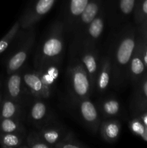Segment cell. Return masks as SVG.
Returning a JSON list of instances; mask_svg holds the SVG:
<instances>
[{
	"label": "cell",
	"instance_id": "obj_1",
	"mask_svg": "<svg viewBox=\"0 0 147 148\" xmlns=\"http://www.w3.org/2000/svg\"><path fill=\"white\" fill-rule=\"evenodd\" d=\"M138 35L132 27L124 29L117 38L110 54L112 64V85L120 88L128 80V66L135 49Z\"/></svg>",
	"mask_w": 147,
	"mask_h": 148
},
{
	"label": "cell",
	"instance_id": "obj_2",
	"mask_svg": "<svg viewBox=\"0 0 147 148\" xmlns=\"http://www.w3.org/2000/svg\"><path fill=\"white\" fill-rule=\"evenodd\" d=\"M64 27L62 21L53 23L44 40L36 51L34 59L37 69L51 62H61L64 49Z\"/></svg>",
	"mask_w": 147,
	"mask_h": 148
},
{
	"label": "cell",
	"instance_id": "obj_3",
	"mask_svg": "<svg viewBox=\"0 0 147 148\" xmlns=\"http://www.w3.org/2000/svg\"><path fill=\"white\" fill-rule=\"evenodd\" d=\"M69 90L72 101L89 98L92 92L87 72L79 57H71L67 69Z\"/></svg>",
	"mask_w": 147,
	"mask_h": 148
},
{
	"label": "cell",
	"instance_id": "obj_4",
	"mask_svg": "<svg viewBox=\"0 0 147 148\" xmlns=\"http://www.w3.org/2000/svg\"><path fill=\"white\" fill-rule=\"evenodd\" d=\"M102 9V0H90L83 12L74 25L71 33V56H77L82 46V40L88 27Z\"/></svg>",
	"mask_w": 147,
	"mask_h": 148
},
{
	"label": "cell",
	"instance_id": "obj_5",
	"mask_svg": "<svg viewBox=\"0 0 147 148\" xmlns=\"http://www.w3.org/2000/svg\"><path fill=\"white\" fill-rule=\"evenodd\" d=\"M15 50L6 61L7 75L20 70L28 59L35 40L34 27L24 30Z\"/></svg>",
	"mask_w": 147,
	"mask_h": 148
},
{
	"label": "cell",
	"instance_id": "obj_6",
	"mask_svg": "<svg viewBox=\"0 0 147 148\" xmlns=\"http://www.w3.org/2000/svg\"><path fill=\"white\" fill-rule=\"evenodd\" d=\"M72 103L81 122L92 132H97L101 123L99 113L89 98L72 101Z\"/></svg>",
	"mask_w": 147,
	"mask_h": 148
},
{
	"label": "cell",
	"instance_id": "obj_7",
	"mask_svg": "<svg viewBox=\"0 0 147 148\" xmlns=\"http://www.w3.org/2000/svg\"><path fill=\"white\" fill-rule=\"evenodd\" d=\"M56 0H34L19 19L22 30L34 27L52 9Z\"/></svg>",
	"mask_w": 147,
	"mask_h": 148
},
{
	"label": "cell",
	"instance_id": "obj_8",
	"mask_svg": "<svg viewBox=\"0 0 147 148\" xmlns=\"http://www.w3.org/2000/svg\"><path fill=\"white\" fill-rule=\"evenodd\" d=\"M22 79L26 88L33 98L45 100L51 95L53 90L44 83L37 69L23 72Z\"/></svg>",
	"mask_w": 147,
	"mask_h": 148
},
{
	"label": "cell",
	"instance_id": "obj_9",
	"mask_svg": "<svg viewBox=\"0 0 147 148\" xmlns=\"http://www.w3.org/2000/svg\"><path fill=\"white\" fill-rule=\"evenodd\" d=\"M85 70L89 75L92 91L95 89V82L99 69L100 60L96 46H83L78 54Z\"/></svg>",
	"mask_w": 147,
	"mask_h": 148
},
{
	"label": "cell",
	"instance_id": "obj_10",
	"mask_svg": "<svg viewBox=\"0 0 147 148\" xmlns=\"http://www.w3.org/2000/svg\"><path fill=\"white\" fill-rule=\"evenodd\" d=\"M5 97L17 101L21 105L24 104L27 93L30 94L24 85L21 69L8 75L5 85Z\"/></svg>",
	"mask_w": 147,
	"mask_h": 148
},
{
	"label": "cell",
	"instance_id": "obj_11",
	"mask_svg": "<svg viewBox=\"0 0 147 148\" xmlns=\"http://www.w3.org/2000/svg\"><path fill=\"white\" fill-rule=\"evenodd\" d=\"M44 99L34 98L27 110V116L29 122L39 130L51 120L50 111Z\"/></svg>",
	"mask_w": 147,
	"mask_h": 148
},
{
	"label": "cell",
	"instance_id": "obj_12",
	"mask_svg": "<svg viewBox=\"0 0 147 148\" xmlns=\"http://www.w3.org/2000/svg\"><path fill=\"white\" fill-rule=\"evenodd\" d=\"M89 1L90 0H68L62 20L65 34H71L75 22L85 10Z\"/></svg>",
	"mask_w": 147,
	"mask_h": 148
},
{
	"label": "cell",
	"instance_id": "obj_13",
	"mask_svg": "<svg viewBox=\"0 0 147 148\" xmlns=\"http://www.w3.org/2000/svg\"><path fill=\"white\" fill-rule=\"evenodd\" d=\"M133 115H140L147 110V72L135 83V89L131 102Z\"/></svg>",
	"mask_w": 147,
	"mask_h": 148
},
{
	"label": "cell",
	"instance_id": "obj_14",
	"mask_svg": "<svg viewBox=\"0 0 147 148\" xmlns=\"http://www.w3.org/2000/svg\"><path fill=\"white\" fill-rule=\"evenodd\" d=\"M146 72V68L144 64L142 56V43L138 37L136 46L128 66V79L134 84L136 83Z\"/></svg>",
	"mask_w": 147,
	"mask_h": 148
},
{
	"label": "cell",
	"instance_id": "obj_15",
	"mask_svg": "<svg viewBox=\"0 0 147 148\" xmlns=\"http://www.w3.org/2000/svg\"><path fill=\"white\" fill-rule=\"evenodd\" d=\"M105 12L101 9L97 15L95 17L88 27L82 40L81 49L86 46H96L97 42L100 38L103 33L105 27Z\"/></svg>",
	"mask_w": 147,
	"mask_h": 148
},
{
	"label": "cell",
	"instance_id": "obj_16",
	"mask_svg": "<svg viewBox=\"0 0 147 148\" xmlns=\"http://www.w3.org/2000/svg\"><path fill=\"white\" fill-rule=\"evenodd\" d=\"M37 131L42 138L51 147H54L66 133L62 125L54 122L53 120L43 126Z\"/></svg>",
	"mask_w": 147,
	"mask_h": 148
},
{
	"label": "cell",
	"instance_id": "obj_17",
	"mask_svg": "<svg viewBox=\"0 0 147 148\" xmlns=\"http://www.w3.org/2000/svg\"><path fill=\"white\" fill-rule=\"evenodd\" d=\"M112 64L110 55L105 56L100 60L99 69L95 82V89L99 93H104L109 87L111 80Z\"/></svg>",
	"mask_w": 147,
	"mask_h": 148
},
{
	"label": "cell",
	"instance_id": "obj_18",
	"mask_svg": "<svg viewBox=\"0 0 147 148\" xmlns=\"http://www.w3.org/2000/svg\"><path fill=\"white\" fill-rule=\"evenodd\" d=\"M99 133L104 140L108 143H114L118 140L121 131V124L115 118L106 119L101 121Z\"/></svg>",
	"mask_w": 147,
	"mask_h": 148
},
{
	"label": "cell",
	"instance_id": "obj_19",
	"mask_svg": "<svg viewBox=\"0 0 147 148\" xmlns=\"http://www.w3.org/2000/svg\"><path fill=\"white\" fill-rule=\"evenodd\" d=\"M98 111L105 119L115 118L120 114V103L115 97H107L100 100L97 104Z\"/></svg>",
	"mask_w": 147,
	"mask_h": 148
},
{
	"label": "cell",
	"instance_id": "obj_20",
	"mask_svg": "<svg viewBox=\"0 0 147 148\" xmlns=\"http://www.w3.org/2000/svg\"><path fill=\"white\" fill-rule=\"evenodd\" d=\"M23 115L22 105L7 97L0 102V118H16L21 119Z\"/></svg>",
	"mask_w": 147,
	"mask_h": 148
},
{
	"label": "cell",
	"instance_id": "obj_21",
	"mask_svg": "<svg viewBox=\"0 0 147 148\" xmlns=\"http://www.w3.org/2000/svg\"><path fill=\"white\" fill-rule=\"evenodd\" d=\"M60 62H51L37 69L44 83L53 90L59 75Z\"/></svg>",
	"mask_w": 147,
	"mask_h": 148
},
{
	"label": "cell",
	"instance_id": "obj_22",
	"mask_svg": "<svg viewBox=\"0 0 147 148\" xmlns=\"http://www.w3.org/2000/svg\"><path fill=\"white\" fill-rule=\"evenodd\" d=\"M25 136L22 133H0V146L3 148L26 147Z\"/></svg>",
	"mask_w": 147,
	"mask_h": 148
},
{
	"label": "cell",
	"instance_id": "obj_23",
	"mask_svg": "<svg viewBox=\"0 0 147 148\" xmlns=\"http://www.w3.org/2000/svg\"><path fill=\"white\" fill-rule=\"evenodd\" d=\"M0 133L25 134V128L20 119L0 118Z\"/></svg>",
	"mask_w": 147,
	"mask_h": 148
},
{
	"label": "cell",
	"instance_id": "obj_24",
	"mask_svg": "<svg viewBox=\"0 0 147 148\" xmlns=\"http://www.w3.org/2000/svg\"><path fill=\"white\" fill-rule=\"evenodd\" d=\"M55 148H84L87 147L86 145L79 141L76 137L73 132H66L63 138L54 146Z\"/></svg>",
	"mask_w": 147,
	"mask_h": 148
},
{
	"label": "cell",
	"instance_id": "obj_25",
	"mask_svg": "<svg viewBox=\"0 0 147 148\" xmlns=\"http://www.w3.org/2000/svg\"><path fill=\"white\" fill-rule=\"evenodd\" d=\"M20 28L21 27H20V22H19V20H17L12 26L9 31L3 36L2 38L0 40V54L8 49L10 45L12 43L14 38L17 36Z\"/></svg>",
	"mask_w": 147,
	"mask_h": 148
},
{
	"label": "cell",
	"instance_id": "obj_26",
	"mask_svg": "<svg viewBox=\"0 0 147 148\" xmlns=\"http://www.w3.org/2000/svg\"><path fill=\"white\" fill-rule=\"evenodd\" d=\"M26 147L29 148H52L42 138L38 131L31 130L25 139Z\"/></svg>",
	"mask_w": 147,
	"mask_h": 148
},
{
	"label": "cell",
	"instance_id": "obj_27",
	"mask_svg": "<svg viewBox=\"0 0 147 148\" xmlns=\"http://www.w3.org/2000/svg\"><path fill=\"white\" fill-rule=\"evenodd\" d=\"M136 0H118L117 14L121 19H126L133 13Z\"/></svg>",
	"mask_w": 147,
	"mask_h": 148
},
{
	"label": "cell",
	"instance_id": "obj_28",
	"mask_svg": "<svg viewBox=\"0 0 147 148\" xmlns=\"http://www.w3.org/2000/svg\"><path fill=\"white\" fill-rule=\"evenodd\" d=\"M134 20L138 25L147 19V0H136L133 11Z\"/></svg>",
	"mask_w": 147,
	"mask_h": 148
},
{
	"label": "cell",
	"instance_id": "obj_29",
	"mask_svg": "<svg viewBox=\"0 0 147 148\" xmlns=\"http://www.w3.org/2000/svg\"><path fill=\"white\" fill-rule=\"evenodd\" d=\"M129 128L133 134L141 137L144 141L147 142V127H146L138 116L129 122Z\"/></svg>",
	"mask_w": 147,
	"mask_h": 148
},
{
	"label": "cell",
	"instance_id": "obj_30",
	"mask_svg": "<svg viewBox=\"0 0 147 148\" xmlns=\"http://www.w3.org/2000/svg\"><path fill=\"white\" fill-rule=\"evenodd\" d=\"M139 33L138 38L142 40L144 43H147V19L144 20L141 25H139Z\"/></svg>",
	"mask_w": 147,
	"mask_h": 148
},
{
	"label": "cell",
	"instance_id": "obj_31",
	"mask_svg": "<svg viewBox=\"0 0 147 148\" xmlns=\"http://www.w3.org/2000/svg\"><path fill=\"white\" fill-rule=\"evenodd\" d=\"M140 40H141V39H140ZM141 43H142L143 60H144V64H145V66H146V70H147V43H144L142 40H141Z\"/></svg>",
	"mask_w": 147,
	"mask_h": 148
},
{
	"label": "cell",
	"instance_id": "obj_32",
	"mask_svg": "<svg viewBox=\"0 0 147 148\" xmlns=\"http://www.w3.org/2000/svg\"><path fill=\"white\" fill-rule=\"evenodd\" d=\"M138 117L140 119V120L142 121L143 124H144L146 127H147V111H144L142 114L138 115Z\"/></svg>",
	"mask_w": 147,
	"mask_h": 148
},
{
	"label": "cell",
	"instance_id": "obj_33",
	"mask_svg": "<svg viewBox=\"0 0 147 148\" xmlns=\"http://www.w3.org/2000/svg\"><path fill=\"white\" fill-rule=\"evenodd\" d=\"M1 82H0V102H1V99H2V98H1Z\"/></svg>",
	"mask_w": 147,
	"mask_h": 148
},
{
	"label": "cell",
	"instance_id": "obj_34",
	"mask_svg": "<svg viewBox=\"0 0 147 148\" xmlns=\"http://www.w3.org/2000/svg\"><path fill=\"white\" fill-rule=\"evenodd\" d=\"M146 111H147V110H146Z\"/></svg>",
	"mask_w": 147,
	"mask_h": 148
}]
</instances>
